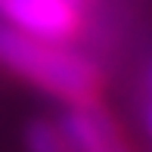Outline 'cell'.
Here are the masks:
<instances>
[{"instance_id": "7a4b0ae2", "label": "cell", "mask_w": 152, "mask_h": 152, "mask_svg": "<svg viewBox=\"0 0 152 152\" xmlns=\"http://www.w3.org/2000/svg\"><path fill=\"white\" fill-rule=\"evenodd\" d=\"M0 16L12 28L44 40L75 37L81 28L78 0H0Z\"/></svg>"}, {"instance_id": "277c9868", "label": "cell", "mask_w": 152, "mask_h": 152, "mask_svg": "<svg viewBox=\"0 0 152 152\" xmlns=\"http://www.w3.org/2000/svg\"><path fill=\"white\" fill-rule=\"evenodd\" d=\"M28 149L31 152H78L62 127H53L50 121H34L28 127Z\"/></svg>"}, {"instance_id": "6da1fadb", "label": "cell", "mask_w": 152, "mask_h": 152, "mask_svg": "<svg viewBox=\"0 0 152 152\" xmlns=\"http://www.w3.org/2000/svg\"><path fill=\"white\" fill-rule=\"evenodd\" d=\"M0 62L44 87L47 93L65 99L68 106L96 102L102 93V75L90 59L12 25H0Z\"/></svg>"}, {"instance_id": "5b68a950", "label": "cell", "mask_w": 152, "mask_h": 152, "mask_svg": "<svg viewBox=\"0 0 152 152\" xmlns=\"http://www.w3.org/2000/svg\"><path fill=\"white\" fill-rule=\"evenodd\" d=\"M146 124H149V134H152V93H149V109H146Z\"/></svg>"}, {"instance_id": "3957f363", "label": "cell", "mask_w": 152, "mask_h": 152, "mask_svg": "<svg viewBox=\"0 0 152 152\" xmlns=\"http://www.w3.org/2000/svg\"><path fill=\"white\" fill-rule=\"evenodd\" d=\"M62 130L78 152H134L121 124L99 102L72 106L62 118Z\"/></svg>"}]
</instances>
